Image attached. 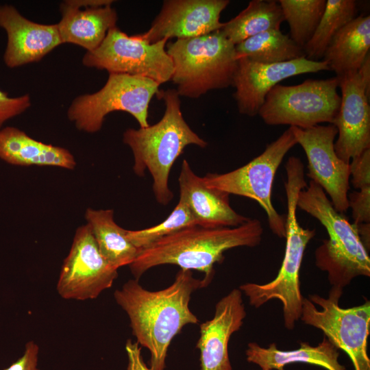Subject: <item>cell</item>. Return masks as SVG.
<instances>
[{"label": "cell", "instance_id": "obj_12", "mask_svg": "<svg viewBox=\"0 0 370 370\" xmlns=\"http://www.w3.org/2000/svg\"><path fill=\"white\" fill-rule=\"evenodd\" d=\"M117 276V269L101 254L89 226L78 227L57 282L60 296L79 301L95 299Z\"/></svg>", "mask_w": 370, "mask_h": 370}, {"label": "cell", "instance_id": "obj_27", "mask_svg": "<svg viewBox=\"0 0 370 370\" xmlns=\"http://www.w3.org/2000/svg\"><path fill=\"white\" fill-rule=\"evenodd\" d=\"M354 0H327L323 14L308 42L304 47L306 58L320 61L336 33L356 17Z\"/></svg>", "mask_w": 370, "mask_h": 370}, {"label": "cell", "instance_id": "obj_30", "mask_svg": "<svg viewBox=\"0 0 370 370\" xmlns=\"http://www.w3.org/2000/svg\"><path fill=\"white\" fill-rule=\"evenodd\" d=\"M31 104L29 95L10 97L0 90V130L5 121L26 111Z\"/></svg>", "mask_w": 370, "mask_h": 370}, {"label": "cell", "instance_id": "obj_23", "mask_svg": "<svg viewBox=\"0 0 370 370\" xmlns=\"http://www.w3.org/2000/svg\"><path fill=\"white\" fill-rule=\"evenodd\" d=\"M370 49V16L360 14L333 36L323 57L336 77L358 71Z\"/></svg>", "mask_w": 370, "mask_h": 370}, {"label": "cell", "instance_id": "obj_33", "mask_svg": "<svg viewBox=\"0 0 370 370\" xmlns=\"http://www.w3.org/2000/svg\"><path fill=\"white\" fill-rule=\"evenodd\" d=\"M39 347L33 341L26 343L23 354L4 370H40L38 367Z\"/></svg>", "mask_w": 370, "mask_h": 370}, {"label": "cell", "instance_id": "obj_14", "mask_svg": "<svg viewBox=\"0 0 370 370\" xmlns=\"http://www.w3.org/2000/svg\"><path fill=\"white\" fill-rule=\"evenodd\" d=\"M341 104L333 122L338 131L334 151L347 164L370 149V82L358 71L337 77Z\"/></svg>", "mask_w": 370, "mask_h": 370}, {"label": "cell", "instance_id": "obj_32", "mask_svg": "<svg viewBox=\"0 0 370 370\" xmlns=\"http://www.w3.org/2000/svg\"><path fill=\"white\" fill-rule=\"evenodd\" d=\"M349 173L355 188L360 190L370 187V149L352 159Z\"/></svg>", "mask_w": 370, "mask_h": 370}, {"label": "cell", "instance_id": "obj_13", "mask_svg": "<svg viewBox=\"0 0 370 370\" xmlns=\"http://www.w3.org/2000/svg\"><path fill=\"white\" fill-rule=\"evenodd\" d=\"M297 144L303 148L308 160L307 176L319 184L330 197L339 212L349 208V164L340 159L334 151L338 134L332 125H317L308 128L291 127Z\"/></svg>", "mask_w": 370, "mask_h": 370}, {"label": "cell", "instance_id": "obj_19", "mask_svg": "<svg viewBox=\"0 0 370 370\" xmlns=\"http://www.w3.org/2000/svg\"><path fill=\"white\" fill-rule=\"evenodd\" d=\"M112 0H66L60 3L57 24L62 43L86 50L96 49L108 32L116 27L118 16Z\"/></svg>", "mask_w": 370, "mask_h": 370}, {"label": "cell", "instance_id": "obj_31", "mask_svg": "<svg viewBox=\"0 0 370 370\" xmlns=\"http://www.w3.org/2000/svg\"><path fill=\"white\" fill-rule=\"evenodd\" d=\"M347 199L352 211L353 224L370 223V187L352 192Z\"/></svg>", "mask_w": 370, "mask_h": 370}, {"label": "cell", "instance_id": "obj_2", "mask_svg": "<svg viewBox=\"0 0 370 370\" xmlns=\"http://www.w3.org/2000/svg\"><path fill=\"white\" fill-rule=\"evenodd\" d=\"M263 227L256 219H249L236 227H185L140 249L130 264L135 280L149 269L161 264H175L182 269L204 273L208 286L214 274V265L224 259L223 253L238 247H254L262 240Z\"/></svg>", "mask_w": 370, "mask_h": 370}, {"label": "cell", "instance_id": "obj_7", "mask_svg": "<svg viewBox=\"0 0 370 370\" xmlns=\"http://www.w3.org/2000/svg\"><path fill=\"white\" fill-rule=\"evenodd\" d=\"M343 288L332 286L328 297L317 294L304 297L301 321L320 330L338 350L345 352L354 370H370L367 342L370 333V301L343 308L339 300Z\"/></svg>", "mask_w": 370, "mask_h": 370}, {"label": "cell", "instance_id": "obj_26", "mask_svg": "<svg viewBox=\"0 0 370 370\" xmlns=\"http://www.w3.org/2000/svg\"><path fill=\"white\" fill-rule=\"evenodd\" d=\"M236 59L245 58L260 64H276L306 58L302 47L280 30H269L235 45Z\"/></svg>", "mask_w": 370, "mask_h": 370}, {"label": "cell", "instance_id": "obj_28", "mask_svg": "<svg viewBox=\"0 0 370 370\" xmlns=\"http://www.w3.org/2000/svg\"><path fill=\"white\" fill-rule=\"evenodd\" d=\"M284 21L288 23L290 38L304 47L313 36L323 14L325 0H280Z\"/></svg>", "mask_w": 370, "mask_h": 370}, {"label": "cell", "instance_id": "obj_11", "mask_svg": "<svg viewBox=\"0 0 370 370\" xmlns=\"http://www.w3.org/2000/svg\"><path fill=\"white\" fill-rule=\"evenodd\" d=\"M168 40L150 43L138 34L128 36L116 26L96 49L85 53L82 63L109 73L147 77L160 85L171 80L173 73V62L166 50Z\"/></svg>", "mask_w": 370, "mask_h": 370}, {"label": "cell", "instance_id": "obj_29", "mask_svg": "<svg viewBox=\"0 0 370 370\" xmlns=\"http://www.w3.org/2000/svg\"><path fill=\"white\" fill-rule=\"evenodd\" d=\"M196 225L197 221L183 199L180 197L177 204L164 221L143 230H126V236L140 250L164 236Z\"/></svg>", "mask_w": 370, "mask_h": 370}, {"label": "cell", "instance_id": "obj_20", "mask_svg": "<svg viewBox=\"0 0 370 370\" xmlns=\"http://www.w3.org/2000/svg\"><path fill=\"white\" fill-rule=\"evenodd\" d=\"M178 182L180 197L187 204L198 225L236 227L249 220L231 207L229 194L206 186L186 160L182 162Z\"/></svg>", "mask_w": 370, "mask_h": 370}, {"label": "cell", "instance_id": "obj_5", "mask_svg": "<svg viewBox=\"0 0 370 370\" xmlns=\"http://www.w3.org/2000/svg\"><path fill=\"white\" fill-rule=\"evenodd\" d=\"M297 207L317 219L326 229L329 238L316 249L315 264L328 274L332 286L344 288L358 276H370V258L351 224L333 206L323 188L312 180L301 190Z\"/></svg>", "mask_w": 370, "mask_h": 370}, {"label": "cell", "instance_id": "obj_3", "mask_svg": "<svg viewBox=\"0 0 370 370\" xmlns=\"http://www.w3.org/2000/svg\"><path fill=\"white\" fill-rule=\"evenodd\" d=\"M157 95L165 104L162 119L146 127L126 130L123 142L132 151L134 173L143 176L146 169L149 171L156 201L166 206L173 197L169 187V177L175 161L188 145L204 148L208 143L193 132L184 120L180 96L176 89L159 90Z\"/></svg>", "mask_w": 370, "mask_h": 370}, {"label": "cell", "instance_id": "obj_1", "mask_svg": "<svg viewBox=\"0 0 370 370\" xmlns=\"http://www.w3.org/2000/svg\"><path fill=\"white\" fill-rule=\"evenodd\" d=\"M206 286L190 270L180 269L164 289L150 291L134 279L114 291L115 301L127 313L136 342L150 352L151 370H164L173 338L186 325L198 323L189 302L193 292Z\"/></svg>", "mask_w": 370, "mask_h": 370}, {"label": "cell", "instance_id": "obj_16", "mask_svg": "<svg viewBox=\"0 0 370 370\" xmlns=\"http://www.w3.org/2000/svg\"><path fill=\"white\" fill-rule=\"evenodd\" d=\"M328 70L325 62L312 61L306 58L271 64L239 58L232 83L238 111L242 114L254 116L258 114L267 95L281 81L295 75Z\"/></svg>", "mask_w": 370, "mask_h": 370}, {"label": "cell", "instance_id": "obj_25", "mask_svg": "<svg viewBox=\"0 0 370 370\" xmlns=\"http://www.w3.org/2000/svg\"><path fill=\"white\" fill-rule=\"evenodd\" d=\"M284 21L282 8L277 1L252 0L237 16L221 29L234 45L260 33L280 30Z\"/></svg>", "mask_w": 370, "mask_h": 370}, {"label": "cell", "instance_id": "obj_21", "mask_svg": "<svg viewBox=\"0 0 370 370\" xmlns=\"http://www.w3.org/2000/svg\"><path fill=\"white\" fill-rule=\"evenodd\" d=\"M248 362L258 365L262 370H285L284 367L293 363H306L327 370H346L338 361L339 352L325 336L317 346L301 342L299 347L293 350H282L272 343L262 347L251 342L245 351Z\"/></svg>", "mask_w": 370, "mask_h": 370}, {"label": "cell", "instance_id": "obj_17", "mask_svg": "<svg viewBox=\"0 0 370 370\" xmlns=\"http://www.w3.org/2000/svg\"><path fill=\"white\" fill-rule=\"evenodd\" d=\"M0 27L7 34L3 61L9 68L38 62L62 44L57 24L33 22L10 5H0Z\"/></svg>", "mask_w": 370, "mask_h": 370}, {"label": "cell", "instance_id": "obj_9", "mask_svg": "<svg viewBox=\"0 0 370 370\" xmlns=\"http://www.w3.org/2000/svg\"><path fill=\"white\" fill-rule=\"evenodd\" d=\"M297 144L289 127L265 150L245 165L225 173H208L201 177L209 188L258 202L267 216L268 225L279 238H285V217L275 209L271 191L278 167L288 151Z\"/></svg>", "mask_w": 370, "mask_h": 370}, {"label": "cell", "instance_id": "obj_18", "mask_svg": "<svg viewBox=\"0 0 370 370\" xmlns=\"http://www.w3.org/2000/svg\"><path fill=\"white\" fill-rule=\"evenodd\" d=\"M247 315L242 292L232 290L215 306L213 318L200 324L196 347L201 370H232L228 354L231 336L241 329Z\"/></svg>", "mask_w": 370, "mask_h": 370}, {"label": "cell", "instance_id": "obj_6", "mask_svg": "<svg viewBox=\"0 0 370 370\" xmlns=\"http://www.w3.org/2000/svg\"><path fill=\"white\" fill-rule=\"evenodd\" d=\"M180 96L196 99L207 92L232 86L237 68L235 45L221 30L167 42Z\"/></svg>", "mask_w": 370, "mask_h": 370}, {"label": "cell", "instance_id": "obj_15", "mask_svg": "<svg viewBox=\"0 0 370 370\" xmlns=\"http://www.w3.org/2000/svg\"><path fill=\"white\" fill-rule=\"evenodd\" d=\"M228 0H165L150 28L138 36L153 43L163 39H186L220 30L221 13Z\"/></svg>", "mask_w": 370, "mask_h": 370}, {"label": "cell", "instance_id": "obj_34", "mask_svg": "<svg viewBox=\"0 0 370 370\" xmlns=\"http://www.w3.org/2000/svg\"><path fill=\"white\" fill-rule=\"evenodd\" d=\"M125 348L128 359L127 370H151L145 365L141 354V348L136 341L127 340Z\"/></svg>", "mask_w": 370, "mask_h": 370}, {"label": "cell", "instance_id": "obj_4", "mask_svg": "<svg viewBox=\"0 0 370 370\" xmlns=\"http://www.w3.org/2000/svg\"><path fill=\"white\" fill-rule=\"evenodd\" d=\"M286 247L281 267L272 281L263 284L245 283L239 289L248 297L249 304L256 308L272 299L279 300L282 304L284 327L291 330L301 314L304 297L300 290L299 270L304 251L314 236L315 230L304 228L296 216L297 195L308 186L303 163L299 158L291 156L286 163Z\"/></svg>", "mask_w": 370, "mask_h": 370}, {"label": "cell", "instance_id": "obj_35", "mask_svg": "<svg viewBox=\"0 0 370 370\" xmlns=\"http://www.w3.org/2000/svg\"><path fill=\"white\" fill-rule=\"evenodd\" d=\"M355 225L356 227L360 241L365 249L369 251L370 246V223H361Z\"/></svg>", "mask_w": 370, "mask_h": 370}, {"label": "cell", "instance_id": "obj_22", "mask_svg": "<svg viewBox=\"0 0 370 370\" xmlns=\"http://www.w3.org/2000/svg\"><path fill=\"white\" fill-rule=\"evenodd\" d=\"M0 158L20 166H51L73 169L76 162L66 149L46 144L14 127L0 130Z\"/></svg>", "mask_w": 370, "mask_h": 370}, {"label": "cell", "instance_id": "obj_24", "mask_svg": "<svg viewBox=\"0 0 370 370\" xmlns=\"http://www.w3.org/2000/svg\"><path fill=\"white\" fill-rule=\"evenodd\" d=\"M85 218L101 254L112 267L118 270L134 262L140 249L127 239L126 230L116 224L112 210L88 208Z\"/></svg>", "mask_w": 370, "mask_h": 370}, {"label": "cell", "instance_id": "obj_10", "mask_svg": "<svg viewBox=\"0 0 370 370\" xmlns=\"http://www.w3.org/2000/svg\"><path fill=\"white\" fill-rule=\"evenodd\" d=\"M338 88L336 76L308 79L293 86L278 84L267 95L258 114L269 125L304 129L321 123L332 124L341 104Z\"/></svg>", "mask_w": 370, "mask_h": 370}, {"label": "cell", "instance_id": "obj_8", "mask_svg": "<svg viewBox=\"0 0 370 370\" xmlns=\"http://www.w3.org/2000/svg\"><path fill=\"white\" fill-rule=\"evenodd\" d=\"M159 86L147 77L109 73L100 90L74 99L67 110L68 119L77 130L95 133L101 129L108 114L123 111L130 114L140 127H148L149 105Z\"/></svg>", "mask_w": 370, "mask_h": 370}]
</instances>
